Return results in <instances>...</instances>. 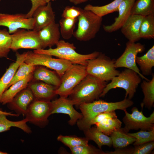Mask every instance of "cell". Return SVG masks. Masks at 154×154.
Wrapping results in <instances>:
<instances>
[{"mask_svg": "<svg viewBox=\"0 0 154 154\" xmlns=\"http://www.w3.org/2000/svg\"><path fill=\"white\" fill-rule=\"evenodd\" d=\"M133 104L131 100L127 98L116 102H108L99 100L90 103L81 104L78 106L82 117L77 121V125L80 130L83 131L86 128L90 121L98 114L117 110L124 111Z\"/></svg>", "mask_w": 154, "mask_h": 154, "instance_id": "obj_1", "label": "cell"}, {"mask_svg": "<svg viewBox=\"0 0 154 154\" xmlns=\"http://www.w3.org/2000/svg\"><path fill=\"white\" fill-rule=\"evenodd\" d=\"M107 84L89 74L74 88L68 98L74 105L92 102L98 99Z\"/></svg>", "mask_w": 154, "mask_h": 154, "instance_id": "obj_2", "label": "cell"}, {"mask_svg": "<svg viewBox=\"0 0 154 154\" xmlns=\"http://www.w3.org/2000/svg\"><path fill=\"white\" fill-rule=\"evenodd\" d=\"M55 48H50L48 49L35 50V53L46 54L70 62L72 64H77L86 66L88 60L98 56L100 52L94 51L87 54L78 53L74 44L64 40H60L56 45Z\"/></svg>", "mask_w": 154, "mask_h": 154, "instance_id": "obj_3", "label": "cell"}, {"mask_svg": "<svg viewBox=\"0 0 154 154\" xmlns=\"http://www.w3.org/2000/svg\"><path fill=\"white\" fill-rule=\"evenodd\" d=\"M103 18L92 12L81 9L78 18V27L73 36L77 40L83 41L94 38L102 25Z\"/></svg>", "mask_w": 154, "mask_h": 154, "instance_id": "obj_4", "label": "cell"}, {"mask_svg": "<svg viewBox=\"0 0 154 154\" xmlns=\"http://www.w3.org/2000/svg\"><path fill=\"white\" fill-rule=\"evenodd\" d=\"M115 61L100 52L96 58L88 60L87 73L103 81H111L120 72L115 67Z\"/></svg>", "mask_w": 154, "mask_h": 154, "instance_id": "obj_5", "label": "cell"}, {"mask_svg": "<svg viewBox=\"0 0 154 154\" xmlns=\"http://www.w3.org/2000/svg\"><path fill=\"white\" fill-rule=\"evenodd\" d=\"M107 84L100 97H104L111 90L116 88L124 89L126 92L125 98L131 100L136 91V89L141 81V78L134 71L127 68L113 78Z\"/></svg>", "mask_w": 154, "mask_h": 154, "instance_id": "obj_6", "label": "cell"}, {"mask_svg": "<svg viewBox=\"0 0 154 154\" xmlns=\"http://www.w3.org/2000/svg\"><path fill=\"white\" fill-rule=\"evenodd\" d=\"M88 74L86 66L72 64L61 77L60 84L55 91L56 95L67 98Z\"/></svg>", "mask_w": 154, "mask_h": 154, "instance_id": "obj_7", "label": "cell"}, {"mask_svg": "<svg viewBox=\"0 0 154 154\" xmlns=\"http://www.w3.org/2000/svg\"><path fill=\"white\" fill-rule=\"evenodd\" d=\"M50 55L29 51L26 52L24 62L34 66H42L54 70L61 78L65 71L72 64L70 61L54 58Z\"/></svg>", "mask_w": 154, "mask_h": 154, "instance_id": "obj_8", "label": "cell"}, {"mask_svg": "<svg viewBox=\"0 0 154 154\" xmlns=\"http://www.w3.org/2000/svg\"><path fill=\"white\" fill-rule=\"evenodd\" d=\"M52 110L50 101L35 99L29 106L25 115V118L28 122L43 127L48 123V118L51 114Z\"/></svg>", "mask_w": 154, "mask_h": 154, "instance_id": "obj_9", "label": "cell"}, {"mask_svg": "<svg viewBox=\"0 0 154 154\" xmlns=\"http://www.w3.org/2000/svg\"><path fill=\"white\" fill-rule=\"evenodd\" d=\"M10 49L14 51L21 48L38 50L44 49L38 35L34 30L19 29L11 34Z\"/></svg>", "mask_w": 154, "mask_h": 154, "instance_id": "obj_10", "label": "cell"}, {"mask_svg": "<svg viewBox=\"0 0 154 154\" xmlns=\"http://www.w3.org/2000/svg\"><path fill=\"white\" fill-rule=\"evenodd\" d=\"M125 116L123 121L125 125L122 128L125 133L131 130L150 131L154 129V112L148 117L145 116L142 111H139L136 107L131 109L132 113H128L126 110L124 111Z\"/></svg>", "mask_w": 154, "mask_h": 154, "instance_id": "obj_11", "label": "cell"}, {"mask_svg": "<svg viewBox=\"0 0 154 154\" xmlns=\"http://www.w3.org/2000/svg\"><path fill=\"white\" fill-rule=\"evenodd\" d=\"M144 45L140 43H135L128 41L126 44V47L122 55L116 60L115 67L116 68L124 67L132 70L137 73L141 78L147 81L150 80L143 75L137 66L136 58L139 53L144 51Z\"/></svg>", "mask_w": 154, "mask_h": 154, "instance_id": "obj_12", "label": "cell"}, {"mask_svg": "<svg viewBox=\"0 0 154 154\" xmlns=\"http://www.w3.org/2000/svg\"><path fill=\"white\" fill-rule=\"evenodd\" d=\"M34 26L33 18H28L26 14L0 13V26L7 27L11 34L19 29H34Z\"/></svg>", "mask_w": 154, "mask_h": 154, "instance_id": "obj_13", "label": "cell"}, {"mask_svg": "<svg viewBox=\"0 0 154 154\" xmlns=\"http://www.w3.org/2000/svg\"><path fill=\"white\" fill-rule=\"evenodd\" d=\"M52 110L51 114L62 113L68 115L70 119L69 124L73 125L77 121L82 117L81 113L77 111L73 107V104L68 98L60 97L51 102Z\"/></svg>", "mask_w": 154, "mask_h": 154, "instance_id": "obj_14", "label": "cell"}, {"mask_svg": "<svg viewBox=\"0 0 154 154\" xmlns=\"http://www.w3.org/2000/svg\"><path fill=\"white\" fill-rule=\"evenodd\" d=\"M32 17L34 20V29L38 31L55 22V14L51 2L38 7L34 12Z\"/></svg>", "mask_w": 154, "mask_h": 154, "instance_id": "obj_15", "label": "cell"}, {"mask_svg": "<svg viewBox=\"0 0 154 154\" xmlns=\"http://www.w3.org/2000/svg\"><path fill=\"white\" fill-rule=\"evenodd\" d=\"M34 98L31 90L25 88L18 93L11 102L7 104L8 108L19 115L25 116L28 107Z\"/></svg>", "mask_w": 154, "mask_h": 154, "instance_id": "obj_16", "label": "cell"}, {"mask_svg": "<svg viewBox=\"0 0 154 154\" xmlns=\"http://www.w3.org/2000/svg\"><path fill=\"white\" fill-rule=\"evenodd\" d=\"M136 0H123L118 7V16L115 18L114 22L112 24L103 26L104 31L111 33L120 29L131 15L132 8Z\"/></svg>", "mask_w": 154, "mask_h": 154, "instance_id": "obj_17", "label": "cell"}, {"mask_svg": "<svg viewBox=\"0 0 154 154\" xmlns=\"http://www.w3.org/2000/svg\"><path fill=\"white\" fill-rule=\"evenodd\" d=\"M143 17L131 14L121 28V33L129 41L135 42L141 38L140 29Z\"/></svg>", "mask_w": 154, "mask_h": 154, "instance_id": "obj_18", "label": "cell"}, {"mask_svg": "<svg viewBox=\"0 0 154 154\" xmlns=\"http://www.w3.org/2000/svg\"><path fill=\"white\" fill-rule=\"evenodd\" d=\"M39 38L44 48L56 45L60 40V33L59 23L55 22L49 24L38 31Z\"/></svg>", "mask_w": 154, "mask_h": 154, "instance_id": "obj_19", "label": "cell"}, {"mask_svg": "<svg viewBox=\"0 0 154 154\" xmlns=\"http://www.w3.org/2000/svg\"><path fill=\"white\" fill-rule=\"evenodd\" d=\"M16 60L15 62L11 63L1 78H0V104L2 94L8 88V86L13 78L20 64L24 62L26 56V52L20 54L17 52Z\"/></svg>", "mask_w": 154, "mask_h": 154, "instance_id": "obj_20", "label": "cell"}, {"mask_svg": "<svg viewBox=\"0 0 154 154\" xmlns=\"http://www.w3.org/2000/svg\"><path fill=\"white\" fill-rule=\"evenodd\" d=\"M33 72L31 73L24 78L10 86L2 94L0 103L4 105L11 102L18 93L26 88L33 77Z\"/></svg>", "mask_w": 154, "mask_h": 154, "instance_id": "obj_21", "label": "cell"}, {"mask_svg": "<svg viewBox=\"0 0 154 154\" xmlns=\"http://www.w3.org/2000/svg\"><path fill=\"white\" fill-rule=\"evenodd\" d=\"M57 88L43 82L32 84L29 88L35 99L49 101L56 95L55 91Z\"/></svg>", "mask_w": 154, "mask_h": 154, "instance_id": "obj_22", "label": "cell"}, {"mask_svg": "<svg viewBox=\"0 0 154 154\" xmlns=\"http://www.w3.org/2000/svg\"><path fill=\"white\" fill-rule=\"evenodd\" d=\"M33 75L35 79L52 85L57 88L61 83V78L55 72L42 67L35 69Z\"/></svg>", "mask_w": 154, "mask_h": 154, "instance_id": "obj_23", "label": "cell"}, {"mask_svg": "<svg viewBox=\"0 0 154 154\" xmlns=\"http://www.w3.org/2000/svg\"><path fill=\"white\" fill-rule=\"evenodd\" d=\"M85 137L88 140L94 141L99 149H101L103 145L111 147L112 141L110 137L104 134L96 127H91L83 130Z\"/></svg>", "mask_w": 154, "mask_h": 154, "instance_id": "obj_24", "label": "cell"}, {"mask_svg": "<svg viewBox=\"0 0 154 154\" xmlns=\"http://www.w3.org/2000/svg\"><path fill=\"white\" fill-rule=\"evenodd\" d=\"M136 62L139 66L143 75H151L152 68L154 66V46L144 55L140 57L137 56Z\"/></svg>", "mask_w": 154, "mask_h": 154, "instance_id": "obj_25", "label": "cell"}, {"mask_svg": "<svg viewBox=\"0 0 154 154\" xmlns=\"http://www.w3.org/2000/svg\"><path fill=\"white\" fill-rule=\"evenodd\" d=\"M152 78L151 80H143L141 87L144 94V98L141 103L142 109L145 106L149 110H151L154 103V74H151Z\"/></svg>", "mask_w": 154, "mask_h": 154, "instance_id": "obj_26", "label": "cell"}, {"mask_svg": "<svg viewBox=\"0 0 154 154\" xmlns=\"http://www.w3.org/2000/svg\"><path fill=\"white\" fill-rule=\"evenodd\" d=\"M112 145L115 148H124L133 143L136 139L125 132L122 128L113 132L110 135Z\"/></svg>", "mask_w": 154, "mask_h": 154, "instance_id": "obj_27", "label": "cell"}, {"mask_svg": "<svg viewBox=\"0 0 154 154\" xmlns=\"http://www.w3.org/2000/svg\"><path fill=\"white\" fill-rule=\"evenodd\" d=\"M6 116L4 114H0V133L9 130L13 127L20 128L28 134L32 133L31 128L27 124L28 121L25 118L20 121H13L8 119Z\"/></svg>", "mask_w": 154, "mask_h": 154, "instance_id": "obj_28", "label": "cell"}, {"mask_svg": "<svg viewBox=\"0 0 154 154\" xmlns=\"http://www.w3.org/2000/svg\"><path fill=\"white\" fill-rule=\"evenodd\" d=\"M124 0H114L107 5L101 6H94L89 4L85 6L84 9L91 11L97 15L103 16L114 12L118 11L119 6Z\"/></svg>", "mask_w": 154, "mask_h": 154, "instance_id": "obj_29", "label": "cell"}, {"mask_svg": "<svg viewBox=\"0 0 154 154\" xmlns=\"http://www.w3.org/2000/svg\"><path fill=\"white\" fill-rule=\"evenodd\" d=\"M131 13L143 16L154 15V0H136Z\"/></svg>", "mask_w": 154, "mask_h": 154, "instance_id": "obj_30", "label": "cell"}, {"mask_svg": "<svg viewBox=\"0 0 154 154\" xmlns=\"http://www.w3.org/2000/svg\"><path fill=\"white\" fill-rule=\"evenodd\" d=\"M121 124V122L117 117L106 118L95 125L100 131L108 136L114 131L120 129Z\"/></svg>", "mask_w": 154, "mask_h": 154, "instance_id": "obj_31", "label": "cell"}, {"mask_svg": "<svg viewBox=\"0 0 154 154\" xmlns=\"http://www.w3.org/2000/svg\"><path fill=\"white\" fill-rule=\"evenodd\" d=\"M139 34L141 38H154V15L143 17L140 26Z\"/></svg>", "mask_w": 154, "mask_h": 154, "instance_id": "obj_32", "label": "cell"}, {"mask_svg": "<svg viewBox=\"0 0 154 154\" xmlns=\"http://www.w3.org/2000/svg\"><path fill=\"white\" fill-rule=\"evenodd\" d=\"M78 18L71 19L62 18L59 21L60 35L65 39H68L73 35Z\"/></svg>", "mask_w": 154, "mask_h": 154, "instance_id": "obj_33", "label": "cell"}, {"mask_svg": "<svg viewBox=\"0 0 154 154\" xmlns=\"http://www.w3.org/2000/svg\"><path fill=\"white\" fill-rule=\"evenodd\" d=\"M12 40L11 34L7 29L0 30V58L8 57Z\"/></svg>", "mask_w": 154, "mask_h": 154, "instance_id": "obj_34", "label": "cell"}, {"mask_svg": "<svg viewBox=\"0 0 154 154\" xmlns=\"http://www.w3.org/2000/svg\"><path fill=\"white\" fill-rule=\"evenodd\" d=\"M35 69V66L28 64L24 62H22L20 64L13 78L9 84L8 88L15 83L33 73Z\"/></svg>", "mask_w": 154, "mask_h": 154, "instance_id": "obj_35", "label": "cell"}, {"mask_svg": "<svg viewBox=\"0 0 154 154\" xmlns=\"http://www.w3.org/2000/svg\"><path fill=\"white\" fill-rule=\"evenodd\" d=\"M57 140L69 148L78 146L89 145V140L86 137L82 138L60 135L58 137Z\"/></svg>", "mask_w": 154, "mask_h": 154, "instance_id": "obj_36", "label": "cell"}, {"mask_svg": "<svg viewBox=\"0 0 154 154\" xmlns=\"http://www.w3.org/2000/svg\"><path fill=\"white\" fill-rule=\"evenodd\" d=\"M127 133L136 139L133 144L135 146L154 141V129L150 131L141 130L136 133Z\"/></svg>", "mask_w": 154, "mask_h": 154, "instance_id": "obj_37", "label": "cell"}, {"mask_svg": "<svg viewBox=\"0 0 154 154\" xmlns=\"http://www.w3.org/2000/svg\"><path fill=\"white\" fill-rule=\"evenodd\" d=\"M73 154H106L101 149L90 145H80L70 148Z\"/></svg>", "mask_w": 154, "mask_h": 154, "instance_id": "obj_38", "label": "cell"}, {"mask_svg": "<svg viewBox=\"0 0 154 154\" xmlns=\"http://www.w3.org/2000/svg\"><path fill=\"white\" fill-rule=\"evenodd\" d=\"M81 8L74 6H67L64 9L62 18L74 19H77L81 13Z\"/></svg>", "mask_w": 154, "mask_h": 154, "instance_id": "obj_39", "label": "cell"}, {"mask_svg": "<svg viewBox=\"0 0 154 154\" xmlns=\"http://www.w3.org/2000/svg\"><path fill=\"white\" fill-rule=\"evenodd\" d=\"M132 154H149L154 148V141H152L135 146Z\"/></svg>", "mask_w": 154, "mask_h": 154, "instance_id": "obj_40", "label": "cell"}, {"mask_svg": "<svg viewBox=\"0 0 154 154\" xmlns=\"http://www.w3.org/2000/svg\"><path fill=\"white\" fill-rule=\"evenodd\" d=\"M115 111L104 112L98 114L90 121L86 129L90 127L92 125L96 124L106 118L117 117Z\"/></svg>", "mask_w": 154, "mask_h": 154, "instance_id": "obj_41", "label": "cell"}, {"mask_svg": "<svg viewBox=\"0 0 154 154\" xmlns=\"http://www.w3.org/2000/svg\"><path fill=\"white\" fill-rule=\"evenodd\" d=\"M32 6L29 11L26 14L28 18H31L35 10L38 7L46 5L47 3L43 0H30Z\"/></svg>", "mask_w": 154, "mask_h": 154, "instance_id": "obj_42", "label": "cell"}, {"mask_svg": "<svg viewBox=\"0 0 154 154\" xmlns=\"http://www.w3.org/2000/svg\"><path fill=\"white\" fill-rule=\"evenodd\" d=\"M133 149H122V148L117 149L114 151H110L106 152V154H132Z\"/></svg>", "mask_w": 154, "mask_h": 154, "instance_id": "obj_43", "label": "cell"}, {"mask_svg": "<svg viewBox=\"0 0 154 154\" xmlns=\"http://www.w3.org/2000/svg\"><path fill=\"white\" fill-rule=\"evenodd\" d=\"M70 2L74 5L79 4L84 2H86L88 1L92 0H69Z\"/></svg>", "mask_w": 154, "mask_h": 154, "instance_id": "obj_44", "label": "cell"}, {"mask_svg": "<svg viewBox=\"0 0 154 154\" xmlns=\"http://www.w3.org/2000/svg\"><path fill=\"white\" fill-rule=\"evenodd\" d=\"M0 114H4L7 116H11L18 117L19 115L17 114H14L11 112H6L3 111L0 109Z\"/></svg>", "mask_w": 154, "mask_h": 154, "instance_id": "obj_45", "label": "cell"}, {"mask_svg": "<svg viewBox=\"0 0 154 154\" xmlns=\"http://www.w3.org/2000/svg\"><path fill=\"white\" fill-rule=\"evenodd\" d=\"M46 3L49 2H51V1H54L56 0H43Z\"/></svg>", "mask_w": 154, "mask_h": 154, "instance_id": "obj_46", "label": "cell"}, {"mask_svg": "<svg viewBox=\"0 0 154 154\" xmlns=\"http://www.w3.org/2000/svg\"><path fill=\"white\" fill-rule=\"evenodd\" d=\"M8 153L5 152H3L0 151V154H7Z\"/></svg>", "mask_w": 154, "mask_h": 154, "instance_id": "obj_47", "label": "cell"}]
</instances>
